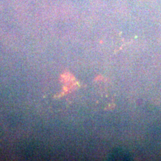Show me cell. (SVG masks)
Returning a JSON list of instances; mask_svg holds the SVG:
<instances>
[{
    "mask_svg": "<svg viewBox=\"0 0 161 161\" xmlns=\"http://www.w3.org/2000/svg\"><path fill=\"white\" fill-rule=\"evenodd\" d=\"M129 154L122 149L116 150L110 156V160H129Z\"/></svg>",
    "mask_w": 161,
    "mask_h": 161,
    "instance_id": "cell-1",
    "label": "cell"
}]
</instances>
